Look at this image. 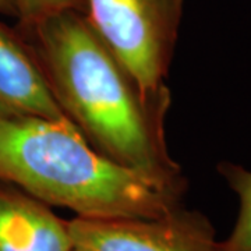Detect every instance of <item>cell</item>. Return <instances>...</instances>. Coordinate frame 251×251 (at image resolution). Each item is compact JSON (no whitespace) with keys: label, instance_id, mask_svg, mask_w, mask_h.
Returning a JSON list of instances; mask_svg holds the SVG:
<instances>
[{"label":"cell","instance_id":"8992f818","mask_svg":"<svg viewBox=\"0 0 251 251\" xmlns=\"http://www.w3.org/2000/svg\"><path fill=\"white\" fill-rule=\"evenodd\" d=\"M69 221L14 184L0 180V251H73Z\"/></svg>","mask_w":251,"mask_h":251},{"label":"cell","instance_id":"6da1fadb","mask_svg":"<svg viewBox=\"0 0 251 251\" xmlns=\"http://www.w3.org/2000/svg\"><path fill=\"white\" fill-rule=\"evenodd\" d=\"M16 28L31 46L63 113L87 143L184 198L188 181L165 135L171 90L144 88L77 9Z\"/></svg>","mask_w":251,"mask_h":251},{"label":"cell","instance_id":"52a82bcc","mask_svg":"<svg viewBox=\"0 0 251 251\" xmlns=\"http://www.w3.org/2000/svg\"><path fill=\"white\" fill-rule=\"evenodd\" d=\"M218 173L239 198V214L230 234L219 242V251H251V171L229 161L216 166Z\"/></svg>","mask_w":251,"mask_h":251},{"label":"cell","instance_id":"3957f363","mask_svg":"<svg viewBox=\"0 0 251 251\" xmlns=\"http://www.w3.org/2000/svg\"><path fill=\"white\" fill-rule=\"evenodd\" d=\"M77 10L144 88L166 85L183 0H77Z\"/></svg>","mask_w":251,"mask_h":251},{"label":"cell","instance_id":"ba28073f","mask_svg":"<svg viewBox=\"0 0 251 251\" xmlns=\"http://www.w3.org/2000/svg\"><path fill=\"white\" fill-rule=\"evenodd\" d=\"M17 27H28L66 9H77V0H16Z\"/></svg>","mask_w":251,"mask_h":251},{"label":"cell","instance_id":"7a4b0ae2","mask_svg":"<svg viewBox=\"0 0 251 251\" xmlns=\"http://www.w3.org/2000/svg\"><path fill=\"white\" fill-rule=\"evenodd\" d=\"M0 180L85 219L158 218L184 200L95 151L70 120L0 123Z\"/></svg>","mask_w":251,"mask_h":251},{"label":"cell","instance_id":"277c9868","mask_svg":"<svg viewBox=\"0 0 251 251\" xmlns=\"http://www.w3.org/2000/svg\"><path fill=\"white\" fill-rule=\"evenodd\" d=\"M75 249L82 251H219L214 225L183 205L158 218L69 221Z\"/></svg>","mask_w":251,"mask_h":251},{"label":"cell","instance_id":"9c48e42d","mask_svg":"<svg viewBox=\"0 0 251 251\" xmlns=\"http://www.w3.org/2000/svg\"><path fill=\"white\" fill-rule=\"evenodd\" d=\"M0 16L13 17L17 20V4L16 0H0Z\"/></svg>","mask_w":251,"mask_h":251},{"label":"cell","instance_id":"30bf717a","mask_svg":"<svg viewBox=\"0 0 251 251\" xmlns=\"http://www.w3.org/2000/svg\"><path fill=\"white\" fill-rule=\"evenodd\" d=\"M73 251H82V250H80V249H74V250Z\"/></svg>","mask_w":251,"mask_h":251},{"label":"cell","instance_id":"5b68a950","mask_svg":"<svg viewBox=\"0 0 251 251\" xmlns=\"http://www.w3.org/2000/svg\"><path fill=\"white\" fill-rule=\"evenodd\" d=\"M20 119L69 120L31 46L0 20V123Z\"/></svg>","mask_w":251,"mask_h":251}]
</instances>
